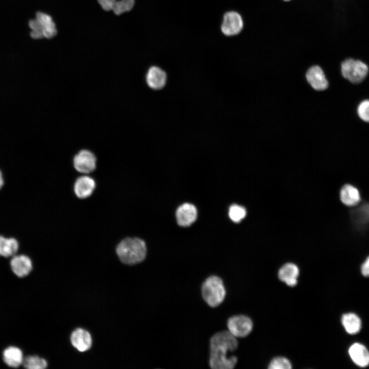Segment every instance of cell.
Masks as SVG:
<instances>
[{
  "mask_svg": "<svg viewBox=\"0 0 369 369\" xmlns=\"http://www.w3.org/2000/svg\"><path fill=\"white\" fill-rule=\"evenodd\" d=\"M238 343L237 338L228 331L217 332L210 339L209 365L212 369H232L237 362L235 356H229L235 351Z\"/></svg>",
  "mask_w": 369,
  "mask_h": 369,
  "instance_id": "6da1fadb",
  "label": "cell"
},
{
  "mask_svg": "<svg viewBox=\"0 0 369 369\" xmlns=\"http://www.w3.org/2000/svg\"><path fill=\"white\" fill-rule=\"evenodd\" d=\"M120 260L128 265L142 262L146 258L147 248L145 242L138 238H126L121 240L116 248Z\"/></svg>",
  "mask_w": 369,
  "mask_h": 369,
  "instance_id": "7a4b0ae2",
  "label": "cell"
},
{
  "mask_svg": "<svg viewBox=\"0 0 369 369\" xmlns=\"http://www.w3.org/2000/svg\"><path fill=\"white\" fill-rule=\"evenodd\" d=\"M201 294L206 303L212 308L219 306L224 300L226 290L223 281L216 275L208 277L201 286Z\"/></svg>",
  "mask_w": 369,
  "mask_h": 369,
  "instance_id": "3957f363",
  "label": "cell"
},
{
  "mask_svg": "<svg viewBox=\"0 0 369 369\" xmlns=\"http://www.w3.org/2000/svg\"><path fill=\"white\" fill-rule=\"evenodd\" d=\"M340 68L344 78L354 84L361 83L367 75L368 65L358 58L347 57L340 63Z\"/></svg>",
  "mask_w": 369,
  "mask_h": 369,
  "instance_id": "277c9868",
  "label": "cell"
},
{
  "mask_svg": "<svg viewBox=\"0 0 369 369\" xmlns=\"http://www.w3.org/2000/svg\"><path fill=\"white\" fill-rule=\"evenodd\" d=\"M244 28V20L241 14L234 10L226 11L222 16L220 30L227 37L238 35Z\"/></svg>",
  "mask_w": 369,
  "mask_h": 369,
  "instance_id": "5b68a950",
  "label": "cell"
},
{
  "mask_svg": "<svg viewBox=\"0 0 369 369\" xmlns=\"http://www.w3.org/2000/svg\"><path fill=\"white\" fill-rule=\"evenodd\" d=\"M227 327L228 331L236 338H244L252 331L253 322L246 315H234L228 319Z\"/></svg>",
  "mask_w": 369,
  "mask_h": 369,
  "instance_id": "8992f818",
  "label": "cell"
},
{
  "mask_svg": "<svg viewBox=\"0 0 369 369\" xmlns=\"http://www.w3.org/2000/svg\"><path fill=\"white\" fill-rule=\"evenodd\" d=\"M96 161V157L92 152L89 150L83 149L75 155L73 163L77 171L88 174L95 169Z\"/></svg>",
  "mask_w": 369,
  "mask_h": 369,
  "instance_id": "52a82bcc",
  "label": "cell"
},
{
  "mask_svg": "<svg viewBox=\"0 0 369 369\" xmlns=\"http://www.w3.org/2000/svg\"><path fill=\"white\" fill-rule=\"evenodd\" d=\"M305 77L309 84L316 90H324L328 87L323 70L319 65L314 64L309 67L305 73Z\"/></svg>",
  "mask_w": 369,
  "mask_h": 369,
  "instance_id": "ba28073f",
  "label": "cell"
},
{
  "mask_svg": "<svg viewBox=\"0 0 369 369\" xmlns=\"http://www.w3.org/2000/svg\"><path fill=\"white\" fill-rule=\"evenodd\" d=\"M167 80L166 72L158 66H152L147 71L146 81L152 89L159 90L166 85Z\"/></svg>",
  "mask_w": 369,
  "mask_h": 369,
  "instance_id": "9c48e42d",
  "label": "cell"
},
{
  "mask_svg": "<svg viewBox=\"0 0 369 369\" xmlns=\"http://www.w3.org/2000/svg\"><path fill=\"white\" fill-rule=\"evenodd\" d=\"M339 199L344 206L354 207L357 206L361 200L359 189L351 183H345L339 191Z\"/></svg>",
  "mask_w": 369,
  "mask_h": 369,
  "instance_id": "30bf717a",
  "label": "cell"
},
{
  "mask_svg": "<svg viewBox=\"0 0 369 369\" xmlns=\"http://www.w3.org/2000/svg\"><path fill=\"white\" fill-rule=\"evenodd\" d=\"M300 271L298 266L292 262L286 263L278 270L279 279L290 287H294L298 283Z\"/></svg>",
  "mask_w": 369,
  "mask_h": 369,
  "instance_id": "8fae6325",
  "label": "cell"
},
{
  "mask_svg": "<svg viewBox=\"0 0 369 369\" xmlns=\"http://www.w3.org/2000/svg\"><path fill=\"white\" fill-rule=\"evenodd\" d=\"M72 345L80 352L89 350L92 345V340L90 334L86 330L77 328L71 334Z\"/></svg>",
  "mask_w": 369,
  "mask_h": 369,
  "instance_id": "7c38bea8",
  "label": "cell"
},
{
  "mask_svg": "<svg viewBox=\"0 0 369 369\" xmlns=\"http://www.w3.org/2000/svg\"><path fill=\"white\" fill-rule=\"evenodd\" d=\"M10 266L14 274L18 277L28 275L32 270V262L26 255L13 256L10 261Z\"/></svg>",
  "mask_w": 369,
  "mask_h": 369,
  "instance_id": "4fadbf2b",
  "label": "cell"
},
{
  "mask_svg": "<svg viewBox=\"0 0 369 369\" xmlns=\"http://www.w3.org/2000/svg\"><path fill=\"white\" fill-rule=\"evenodd\" d=\"M95 186V181L92 177L88 176H81L78 177L74 183V193L76 196L79 198H86L93 193Z\"/></svg>",
  "mask_w": 369,
  "mask_h": 369,
  "instance_id": "5bb4252c",
  "label": "cell"
},
{
  "mask_svg": "<svg viewBox=\"0 0 369 369\" xmlns=\"http://www.w3.org/2000/svg\"><path fill=\"white\" fill-rule=\"evenodd\" d=\"M176 215L179 225L189 226L196 219L197 210L194 205L185 203L178 208Z\"/></svg>",
  "mask_w": 369,
  "mask_h": 369,
  "instance_id": "9a60e30c",
  "label": "cell"
},
{
  "mask_svg": "<svg viewBox=\"0 0 369 369\" xmlns=\"http://www.w3.org/2000/svg\"><path fill=\"white\" fill-rule=\"evenodd\" d=\"M348 354L357 366L365 367L369 365V351L363 344L359 343L353 344L348 349Z\"/></svg>",
  "mask_w": 369,
  "mask_h": 369,
  "instance_id": "2e32d148",
  "label": "cell"
},
{
  "mask_svg": "<svg viewBox=\"0 0 369 369\" xmlns=\"http://www.w3.org/2000/svg\"><path fill=\"white\" fill-rule=\"evenodd\" d=\"M35 18L40 25L44 37L51 38L57 33L55 25L51 16L42 12H37Z\"/></svg>",
  "mask_w": 369,
  "mask_h": 369,
  "instance_id": "e0dca14e",
  "label": "cell"
},
{
  "mask_svg": "<svg viewBox=\"0 0 369 369\" xmlns=\"http://www.w3.org/2000/svg\"><path fill=\"white\" fill-rule=\"evenodd\" d=\"M3 360L9 366L17 367L23 364V352L17 347L11 346L7 347L3 353Z\"/></svg>",
  "mask_w": 369,
  "mask_h": 369,
  "instance_id": "ac0fdd59",
  "label": "cell"
},
{
  "mask_svg": "<svg viewBox=\"0 0 369 369\" xmlns=\"http://www.w3.org/2000/svg\"><path fill=\"white\" fill-rule=\"evenodd\" d=\"M341 323L346 332L351 335L359 333L361 329L360 318L355 314H344L341 317Z\"/></svg>",
  "mask_w": 369,
  "mask_h": 369,
  "instance_id": "d6986e66",
  "label": "cell"
},
{
  "mask_svg": "<svg viewBox=\"0 0 369 369\" xmlns=\"http://www.w3.org/2000/svg\"><path fill=\"white\" fill-rule=\"evenodd\" d=\"M18 249V243L15 239L0 236V256L5 257L14 256Z\"/></svg>",
  "mask_w": 369,
  "mask_h": 369,
  "instance_id": "ffe728a7",
  "label": "cell"
},
{
  "mask_svg": "<svg viewBox=\"0 0 369 369\" xmlns=\"http://www.w3.org/2000/svg\"><path fill=\"white\" fill-rule=\"evenodd\" d=\"M22 364L28 369H44L48 365L46 360L37 356H27L24 358Z\"/></svg>",
  "mask_w": 369,
  "mask_h": 369,
  "instance_id": "44dd1931",
  "label": "cell"
},
{
  "mask_svg": "<svg viewBox=\"0 0 369 369\" xmlns=\"http://www.w3.org/2000/svg\"><path fill=\"white\" fill-rule=\"evenodd\" d=\"M135 0H115L112 10L116 15L128 12L132 9Z\"/></svg>",
  "mask_w": 369,
  "mask_h": 369,
  "instance_id": "7402d4cb",
  "label": "cell"
},
{
  "mask_svg": "<svg viewBox=\"0 0 369 369\" xmlns=\"http://www.w3.org/2000/svg\"><path fill=\"white\" fill-rule=\"evenodd\" d=\"M270 369H291L292 364L290 360L283 356H277L273 358L268 364Z\"/></svg>",
  "mask_w": 369,
  "mask_h": 369,
  "instance_id": "603a6c76",
  "label": "cell"
},
{
  "mask_svg": "<svg viewBox=\"0 0 369 369\" xmlns=\"http://www.w3.org/2000/svg\"><path fill=\"white\" fill-rule=\"evenodd\" d=\"M246 214V210L242 206L234 204L231 206L229 208V215L234 222L240 221L245 217Z\"/></svg>",
  "mask_w": 369,
  "mask_h": 369,
  "instance_id": "cb8c5ba5",
  "label": "cell"
},
{
  "mask_svg": "<svg viewBox=\"0 0 369 369\" xmlns=\"http://www.w3.org/2000/svg\"><path fill=\"white\" fill-rule=\"evenodd\" d=\"M357 113L362 120L369 122V100H364L359 104Z\"/></svg>",
  "mask_w": 369,
  "mask_h": 369,
  "instance_id": "d4e9b609",
  "label": "cell"
},
{
  "mask_svg": "<svg viewBox=\"0 0 369 369\" xmlns=\"http://www.w3.org/2000/svg\"><path fill=\"white\" fill-rule=\"evenodd\" d=\"M361 273L364 277H369V255L367 256L360 265Z\"/></svg>",
  "mask_w": 369,
  "mask_h": 369,
  "instance_id": "484cf974",
  "label": "cell"
},
{
  "mask_svg": "<svg viewBox=\"0 0 369 369\" xmlns=\"http://www.w3.org/2000/svg\"><path fill=\"white\" fill-rule=\"evenodd\" d=\"M101 8L106 11L112 10L115 0H97Z\"/></svg>",
  "mask_w": 369,
  "mask_h": 369,
  "instance_id": "4316f807",
  "label": "cell"
},
{
  "mask_svg": "<svg viewBox=\"0 0 369 369\" xmlns=\"http://www.w3.org/2000/svg\"><path fill=\"white\" fill-rule=\"evenodd\" d=\"M3 184H4V180H3V176H2V173L0 171V189L2 188Z\"/></svg>",
  "mask_w": 369,
  "mask_h": 369,
  "instance_id": "83f0119b",
  "label": "cell"
},
{
  "mask_svg": "<svg viewBox=\"0 0 369 369\" xmlns=\"http://www.w3.org/2000/svg\"><path fill=\"white\" fill-rule=\"evenodd\" d=\"M282 1H284V2H290V1H292V0H282Z\"/></svg>",
  "mask_w": 369,
  "mask_h": 369,
  "instance_id": "f1b7e54d",
  "label": "cell"
}]
</instances>
